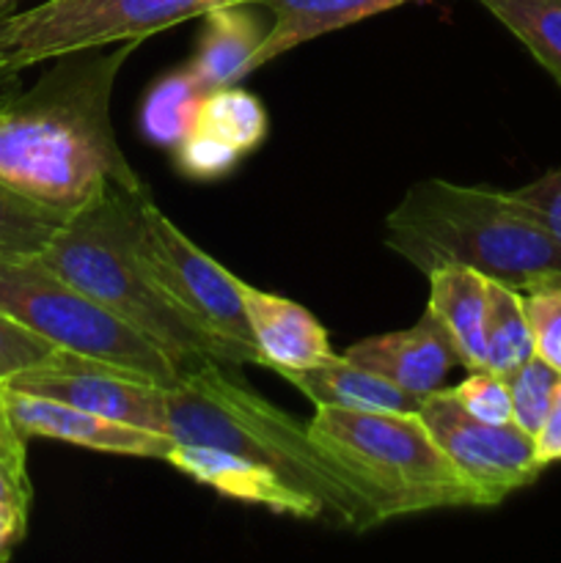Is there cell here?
I'll return each instance as SVG.
<instances>
[{"instance_id":"d6986e66","label":"cell","mask_w":561,"mask_h":563,"mask_svg":"<svg viewBox=\"0 0 561 563\" xmlns=\"http://www.w3.org/2000/svg\"><path fill=\"white\" fill-rule=\"evenodd\" d=\"M209 88L190 64L176 66L148 88L141 104V132L160 148H176L196 126Z\"/></svg>"},{"instance_id":"7402d4cb","label":"cell","mask_w":561,"mask_h":563,"mask_svg":"<svg viewBox=\"0 0 561 563\" xmlns=\"http://www.w3.org/2000/svg\"><path fill=\"white\" fill-rule=\"evenodd\" d=\"M484 344H487L484 368H490V372L509 374L526 361H531L534 335L526 317L522 291L490 280Z\"/></svg>"},{"instance_id":"ac0fdd59","label":"cell","mask_w":561,"mask_h":563,"mask_svg":"<svg viewBox=\"0 0 561 563\" xmlns=\"http://www.w3.org/2000/svg\"><path fill=\"white\" fill-rule=\"evenodd\" d=\"M487 286L490 280L482 273L462 264H446L429 273L427 311L443 324L460 357V366H465L468 372L484 368L487 357V344H484Z\"/></svg>"},{"instance_id":"8fae6325","label":"cell","mask_w":561,"mask_h":563,"mask_svg":"<svg viewBox=\"0 0 561 563\" xmlns=\"http://www.w3.org/2000/svg\"><path fill=\"white\" fill-rule=\"evenodd\" d=\"M3 394L6 412L22 438H47L58 443L80 445V449L99 451L113 456H138V460H163L168 456L174 440L148 429L130 427V423L110 421V418L94 416V412L72 407L66 401L47 399V396L25 394V390L6 388Z\"/></svg>"},{"instance_id":"4316f807","label":"cell","mask_w":561,"mask_h":563,"mask_svg":"<svg viewBox=\"0 0 561 563\" xmlns=\"http://www.w3.org/2000/svg\"><path fill=\"white\" fill-rule=\"evenodd\" d=\"M55 352H58V346L0 313V385L9 383L14 374L25 372V368L38 366Z\"/></svg>"},{"instance_id":"f1b7e54d","label":"cell","mask_w":561,"mask_h":563,"mask_svg":"<svg viewBox=\"0 0 561 563\" xmlns=\"http://www.w3.org/2000/svg\"><path fill=\"white\" fill-rule=\"evenodd\" d=\"M534 445H537V456L544 467L553 465V462H561V379L559 388H556L548 418H544L542 429L534 434Z\"/></svg>"},{"instance_id":"44dd1931","label":"cell","mask_w":561,"mask_h":563,"mask_svg":"<svg viewBox=\"0 0 561 563\" xmlns=\"http://www.w3.org/2000/svg\"><path fill=\"white\" fill-rule=\"evenodd\" d=\"M561 88V0H476Z\"/></svg>"},{"instance_id":"30bf717a","label":"cell","mask_w":561,"mask_h":563,"mask_svg":"<svg viewBox=\"0 0 561 563\" xmlns=\"http://www.w3.org/2000/svg\"><path fill=\"white\" fill-rule=\"evenodd\" d=\"M6 388L47 396L72 407L165 434V388L108 363L58 350L38 366L14 374Z\"/></svg>"},{"instance_id":"4dcf8cb0","label":"cell","mask_w":561,"mask_h":563,"mask_svg":"<svg viewBox=\"0 0 561 563\" xmlns=\"http://www.w3.org/2000/svg\"><path fill=\"white\" fill-rule=\"evenodd\" d=\"M28 440L16 432V427L11 423L9 412H6L3 394H0V460L9 462L16 471L28 473V454H25Z\"/></svg>"},{"instance_id":"9c48e42d","label":"cell","mask_w":561,"mask_h":563,"mask_svg":"<svg viewBox=\"0 0 561 563\" xmlns=\"http://www.w3.org/2000/svg\"><path fill=\"white\" fill-rule=\"evenodd\" d=\"M418 418L451 465L476 489L482 509L504 504L544 471L531 434L515 423L479 421L454 399L451 388L424 396Z\"/></svg>"},{"instance_id":"9a60e30c","label":"cell","mask_w":561,"mask_h":563,"mask_svg":"<svg viewBox=\"0 0 561 563\" xmlns=\"http://www.w3.org/2000/svg\"><path fill=\"white\" fill-rule=\"evenodd\" d=\"M270 27L273 16L258 5L234 3V0L212 5L204 14L201 38L187 64L209 91L237 86V80L256 69V53Z\"/></svg>"},{"instance_id":"1f68e13d","label":"cell","mask_w":561,"mask_h":563,"mask_svg":"<svg viewBox=\"0 0 561 563\" xmlns=\"http://www.w3.org/2000/svg\"><path fill=\"white\" fill-rule=\"evenodd\" d=\"M28 531V511L16 506L0 504V555L9 553L14 544L22 542Z\"/></svg>"},{"instance_id":"8992f818","label":"cell","mask_w":561,"mask_h":563,"mask_svg":"<svg viewBox=\"0 0 561 563\" xmlns=\"http://www.w3.org/2000/svg\"><path fill=\"white\" fill-rule=\"evenodd\" d=\"M0 313L58 350L108 363L148 383L174 388L185 379L179 363L163 346L88 300L36 256L0 251Z\"/></svg>"},{"instance_id":"7a4b0ae2","label":"cell","mask_w":561,"mask_h":563,"mask_svg":"<svg viewBox=\"0 0 561 563\" xmlns=\"http://www.w3.org/2000/svg\"><path fill=\"white\" fill-rule=\"evenodd\" d=\"M385 245L424 275L462 264L517 291L561 284V242L509 190L418 181L385 218Z\"/></svg>"},{"instance_id":"484cf974","label":"cell","mask_w":561,"mask_h":563,"mask_svg":"<svg viewBox=\"0 0 561 563\" xmlns=\"http://www.w3.org/2000/svg\"><path fill=\"white\" fill-rule=\"evenodd\" d=\"M454 399L484 423H512V394L506 374L479 368L451 388Z\"/></svg>"},{"instance_id":"5bb4252c","label":"cell","mask_w":561,"mask_h":563,"mask_svg":"<svg viewBox=\"0 0 561 563\" xmlns=\"http://www.w3.org/2000/svg\"><path fill=\"white\" fill-rule=\"evenodd\" d=\"M240 297L251 324L258 366L308 368L336 357L330 333L317 317L289 297L273 295L240 278Z\"/></svg>"},{"instance_id":"603a6c76","label":"cell","mask_w":561,"mask_h":563,"mask_svg":"<svg viewBox=\"0 0 561 563\" xmlns=\"http://www.w3.org/2000/svg\"><path fill=\"white\" fill-rule=\"evenodd\" d=\"M14 93H0L6 102ZM64 218L28 198L16 196L14 190L0 185V251L20 253V256H38L50 236L58 231Z\"/></svg>"},{"instance_id":"83f0119b","label":"cell","mask_w":561,"mask_h":563,"mask_svg":"<svg viewBox=\"0 0 561 563\" xmlns=\"http://www.w3.org/2000/svg\"><path fill=\"white\" fill-rule=\"evenodd\" d=\"M509 192L561 242V170H548Z\"/></svg>"},{"instance_id":"2e32d148","label":"cell","mask_w":561,"mask_h":563,"mask_svg":"<svg viewBox=\"0 0 561 563\" xmlns=\"http://www.w3.org/2000/svg\"><path fill=\"white\" fill-rule=\"evenodd\" d=\"M314 407H336L355 412H418L424 396L407 394L399 385L366 372L358 363L336 355L308 368H278Z\"/></svg>"},{"instance_id":"52a82bcc","label":"cell","mask_w":561,"mask_h":563,"mask_svg":"<svg viewBox=\"0 0 561 563\" xmlns=\"http://www.w3.org/2000/svg\"><path fill=\"white\" fill-rule=\"evenodd\" d=\"M226 0H42L0 14V60L16 71L66 53L146 42Z\"/></svg>"},{"instance_id":"ba28073f","label":"cell","mask_w":561,"mask_h":563,"mask_svg":"<svg viewBox=\"0 0 561 563\" xmlns=\"http://www.w3.org/2000/svg\"><path fill=\"white\" fill-rule=\"evenodd\" d=\"M135 251L160 291L185 317L215 335L229 350L237 368L258 366L251 324L242 308L240 278L165 218L152 196L138 212Z\"/></svg>"},{"instance_id":"3957f363","label":"cell","mask_w":561,"mask_h":563,"mask_svg":"<svg viewBox=\"0 0 561 563\" xmlns=\"http://www.w3.org/2000/svg\"><path fill=\"white\" fill-rule=\"evenodd\" d=\"M165 438L215 445L270 465L311 495L324 509V520L346 531L383 526L350 476L314 443L306 423L237 383L226 363H207L165 388Z\"/></svg>"},{"instance_id":"4fadbf2b","label":"cell","mask_w":561,"mask_h":563,"mask_svg":"<svg viewBox=\"0 0 561 563\" xmlns=\"http://www.w3.org/2000/svg\"><path fill=\"white\" fill-rule=\"evenodd\" d=\"M344 357L416 396L443 388L451 368L460 366L443 324L429 311H424L413 328L361 339L344 352Z\"/></svg>"},{"instance_id":"ffe728a7","label":"cell","mask_w":561,"mask_h":563,"mask_svg":"<svg viewBox=\"0 0 561 563\" xmlns=\"http://www.w3.org/2000/svg\"><path fill=\"white\" fill-rule=\"evenodd\" d=\"M267 110L256 93L240 86H223L207 93L193 130L204 132L242 159L253 148L262 146L267 137Z\"/></svg>"},{"instance_id":"5b68a950","label":"cell","mask_w":561,"mask_h":563,"mask_svg":"<svg viewBox=\"0 0 561 563\" xmlns=\"http://www.w3.org/2000/svg\"><path fill=\"white\" fill-rule=\"evenodd\" d=\"M306 427L374 506L380 522L440 509H482L479 493L451 465L418 412L317 407Z\"/></svg>"},{"instance_id":"cb8c5ba5","label":"cell","mask_w":561,"mask_h":563,"mask_svg":"<svg viewBox=\"0 0 561 563\" xmlns=\"http://www.w3.org/2000/svg\"><path fill=\"white\" fill-rule=\"evenodd\" d=\"M559 379L561 372H556L550 363H544L537 355L522 363V366H517L515 372L506 374L512 394V423L534 438L542 429L544 418H548Z\"/></svg>"},{"instance_id":"6da1fadb","label":"cell","mask_w":561,"mask_h":563,"mask_svg":"<svg viewBox=\"0 0 561 563\" xmlns=\"http://www.w3.org/2000/svg\"><path fill=\"white\" fill-rule=\"evenodd\" d=\"M141 42L77 49L0 102V185L69 218L108 187H141L110 119L116 77Z\"/></svg>"},{"instance_id":"f546056e","label":"cell","mask_w":561,"mask_h":563,"mask_svg":"<svg viewBox=\"0 0 561 563\" xmlns=\"http://www.w3.org/2000/svg\"><path fill=\"white\" fill-rule=\"evenodd\" d=\"M33 487L25 471H16L9 462L0 460V504L16 506L22 511H31Z\"/></svg>"},{"instance_id":"277c9868","label":"cell","mask_w":561,"mask_h":563,"mask_svg":"<svg viewBox=\"0 0 561 563\" xmlns=\"http://www.w3.org/2000/svg\"><path fill=\"white\" fill-rule=\"evenodd\" d=\"M148 196L146 185L108 187L64 218L36 258L88 300L163 346L185 377L207 363L237 368L229 350L185 317L138 258L135 220Z\"/></svg>"},{"instance_id":"e0dca14e","label":"cell","mask_w":561,"mask_h":563,"mask_svg":"<svg viewBox=\"0 0 561 563\" xmlns=\"http://www.w3.org/2000/svg\"><path fill=\"white\" fill-rule=\"evenodd\" d=\"M234 3L258 5L273 16V27L256 53L258 69L267 60L280 58L289 49L324 33L341 31L405 3H427V0H234Z\"/></svg>"},{"instance_id":"7c38bea8","label":"cell","mask_w":561,"mask_h":563,"mask_svg":"<svg viewBox=\"0 0 561 563\" xmlns=\"http://www.w3.org/2000/svg\"><path fill=\"white\" fill-rule=\"evenodd\" d=\"M165 462L223 498L258 506L273 515L295 517V520H324V509L311 495L297 489L289 478H284L270 465L248 460L242 454H231L215 445L174 443Z\"/></svg>"},{"instance_id":"d4e9b609","label":"cell","mask_w":561,"mask_h":563,"mask_svg":"<svg viewBox=\"0 0 561 563\" xmlns=\"http://www.w3.org/2000/svg\"><path fill=\"white\" fill-rule=\"evenodd\" d=\"M526 317L534 335V355L561 372V284L522 291Z\"/></svg>"}]
</instances>
